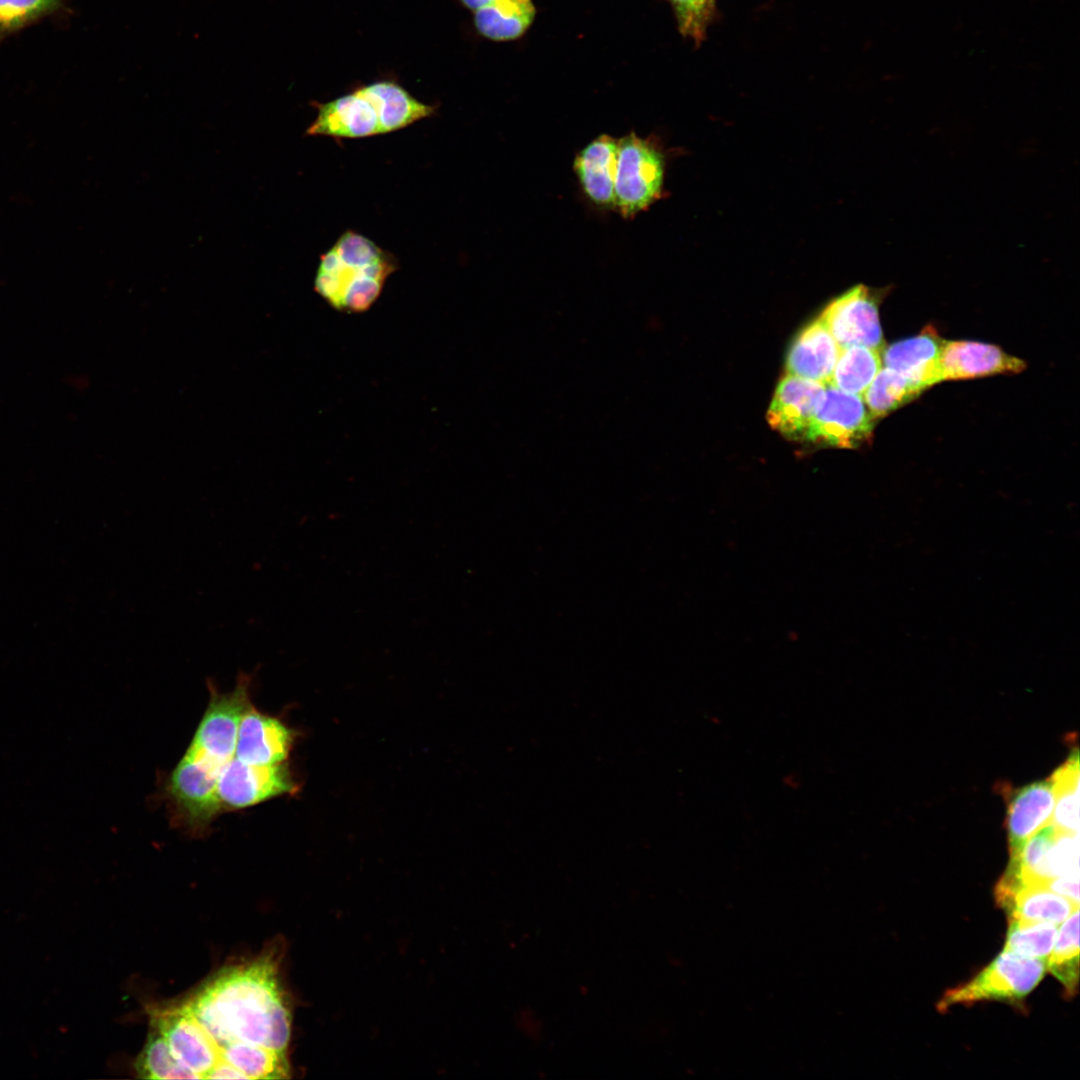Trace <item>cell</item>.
<instances>
[{
    "mask_svg": "<svg viewBox=\"0 0 1080 1080\" xmlns=\"http://www.w3.org/2000/svg\"><path fill=\"white\" fill-rule=\"evenodd\" d=\"M295 791V782L285 763L258 766L233 757L222 768L217 781L223 811L252 807Z\"/></svg>",
    "mask_w": 1080,
    "mask_h": 1080,
    "instance_id": "obj_9",
    "label": "cell"
},
{
    "mask_svg": "<svg viewBox=\"0 0 1080 1080\" xmlns=\"http://www.w3.org/2000/svg\"><path fill=\"white\" fill-rule=\"evenodd\" d=\"M618 140L602 134L575 157L574 171L587 198L600 208H615Z\"/></svg>",
    "mask_w": 1080,
    "mask_h": 1080,
    "instance_id": "obj_17",
    "label": "cell"
},
{
    "mask_svg": "<svg viewBox=\"0 0 1080 1080\" xmlns=\"http://www.w3.org/2000/svg\"><path fill=\"white\" fill-rule=\"evenodd\" d=\"M1046 969V960L1003 950L968 982L947 990L936 1007L943 1013L955 1005L980 1001L1016 1003L1038 985Z\"/></svg>",
    "mask_w": 1080,
    "mask_h": 1080,
    "instance_id": "obj_3",
    "label": "cell"
},
{
    "mask_svg": "<svg viewBox=\"0 0 1080 1080\" xmlns=\"http://www.w3.org/2000/svg\"><path fill=\"white\" fill-rule=\"evenodd\" d=\"M318 113L306 134L336 138H363L385 134L375 103L362 91L317 104Z\"/></svg>",
    "mask_w": 1080,
    "mask_h": 1080,
    "instance_id": "obj_11",
    "label": "cell"
},
{
    "mask_svg": "<svg viewBox=\"0 0 1080 1080\" xmlns=\"http://www.w3.org/2000/svg\"><path fill=\"white\" fill-rule=\"evenodd\" d=\"M63 7V0H0V40Z\"/></svg>",
    "mask_w": 1080,
    "mask_h": 1080,
    "instance_id": "obj_27",
    "label": "cell"
},
{
    "mask_svg": "<svg viewBox=\"0 0 1080 1080\" xmlns=\"http://www.w3.org/2000/svg\"><path fill=\"white\" fill-rule=\"evenodd\" d=\"M945 341L933 328H925L919 335L889 345L882 360L885 367L924 391L942 381L940 360Z\"/></svg>",
    "mask_w": 1080,
    "mask_h": 1080,
    "instance_id": "obj_15",
    "label": "cell"
},
{
    "mask_svg": "<svg viewBox=\"0 0 1080 1080\" xmlns=\"http://www.w3.org/2000/svg\"><path fill=\"white\" fill-rule=\"evenodd\" d=\"M252 675L240 672L233 690L221 693L207 680L209 701L186 753L222 769L235 754L241 718L252 704Z\"/></svg>",
    "mask_w": 1080,
    "mask_h": 1080,
    "instance_id": "obj_4",
    "label": "cell"
},
{
    "mask_svg": "<svg viewBox=\"0 0 1080 1080\" xmlns=\"http://www.w3.org/2000/svg\"><path fill=\"white\" fill-rule=\"evenodd\" d=\"M1047 969L1064 986L1068 997L1076 994L1079 983V909L1058 929L1047 959Z\"/></svg>",
    "mask_w": 1080,
    "mask_h": 1080,
    "instance_id": "obj_22",
    "label": "cell"
},
{
    "mask_svg": "<svg viewBox=\"0 0 1080 1080\" xmlns=\"http://www.w3.org/2000/svg\"><path fill=\"white\" fill-rule=\"evenodd\" d=\"M683 35L696 41L704 38L712 18L715 0H670Z\"/></svg>",
    "mask_w": 1080,
    "mask_h": 1080,
    "instance_id": "obj_29",
    "label": "cell"
},
{
    "mask_svg": "<svg viewBox=\"0 0 1080 1080\" xmlns=\"http://www.w3.org/2000/svg\"><path fill=\"white\" fill-rule=\"evenodd\" d=\"M887 289L858 284L831 300L818 316L838 346H865L882 350L879 304Z\"/></svg>",
    "mask_w": 1080,
    "mask_h": 1080,
    "instance_id": "obj_8",
    "label": "cell"
},
{
    "mask_svg": "<svg viewBox=\"0 0 1080 1080\" xmlns=\"http://www.w3.org/2000/svg\"><path fill=\"white\" fill-rule=\"evenodd\" d=\"M881 352L865 346L842 348L828 384L862 396L881 369Z\"/></svg>",
    "mask_w": 1080,
    "mask_h": 1080,
    "instance_id": "obj_21",
    "label": "cell"
},
{
    "mask_svg": "<svg viewBox=\"0 0 1080 1080\" xmlns=\"http://www.w3.org/2000/svg\"><path fill=\"white\" fill-rule=\"evenodd\" d=\"M493 0H461V2L469 9L476 11L488 4Z\"/></svg>",
    "mask_w": 1080,
    "mask_h": 1080,
    "instance_id": "obj_30",
    "label": "cell"
},
{
    "mask_svg": "<svg viewBox=\"0 0 1080 1080\" xmlns=\"http://www.w3.org/2000/svg\"><path fill=\"white\" fill-rule=\"evenodd\" d=\"M1057 932L1058 927L1054 923L1009 920L1003 950L1047 961Z\"/></svg>",
    "mask_w": 1080,
    "mask_h": 1080,
    "instance_id": "obj_26",
    "label": "cell"
},
{
    "mask_svg": "<svg viewBox=\"0 0 1080 1080\" xmlns=\"http://www.w3.org/2000/svg\"><path fill=\"white\" fill-rule=\"evenodd\" d=\"M665 157L656 143L634 132L618 139L615 208L631 218L662 197Z\"/></svg>",
    "mask_w": 1080,
    "mask_h": 1080,
    "instance_id": "obj_5",
    "label": "cell"
},
{
    "mask_svg": "<svg viewBox=\"0 0 1080 1080\" xmlns=\"http://www.w3.org/2000/svg\"><path fill=\"white\" fill-rule=\"evenodd\" d=\"M1056 800L1051 821L1061 832L1079 833V755L1078 749L1051 775Z\"/></svg>",
    "mask_w": 1080,
    "mask_h": 1080,
    "instance_id": "obj_23",
    "label": "cell"
},
{
    "mask_svg": "<svg viewBox=\"0 0 1080 1080\" xmlns=\"http://www.w3.org/2000/svg\"><path fill=\"white\" fill-rule=\"evenodd\" d=\"M923 391L890 368L877 373L862 398L875 418L886 416L917 398Z\"/></svg>",
    "mask_w": 1080,
    "mask_h": 1080,
    "instance_id": "obj_24",
    "label": "cell"
},
{
    "mask_svg": "<svg viewBox=\"0 0 1080 1080\" xmlns=\"http://www.w3.org/2000/svg\"><path fill=\"white\" fill-rule=\"evenodd\" d=\"M874 420L862 396L827 383L803 441L856 448L871 438Z\"/></svg>",
    "mask_w": 1080,
    "mask_h": 1080,
    "instance_id": "obj_7",
    "label": "cell"
},
{
    "mask_svg": "<svg viewBox=\"0 0 1080 1080\" xmlns=\"http://www.w3.org/2000/svg\"><path fill=\"white\" fill-rule=\"evenodd\" d=\"M999 906L1009 920L1026 922H1064L1079 904L1062 896L1044 884H1019L1006 889H995Z\"/></svg>",
    "mask_w": 1080,
    "mask_h": 1080,
    "instance_id": "obj_18",
    "label": "cell"
},
{
    "mask_svg": "<svg viewBox=\"0 0 1080 1080\" xmlns=\"http://www.w3.org/2000/svg\"><path fill=\"white\" fill-rule=\"evenodd\" d=\"M826 384L786 374L768 408L769 425L788 439L803 441Z\"/></svg>",
    "mask_w": 1080,
    "mask_h": 1080,
    "instance_id": "obj_10",
    "label": "cell"
},
{
    "mask_svg": "<svg viewBox=\"0 0 1080 1080\" xmlns=\"http://www.w3.org/2000/svg\"><path fill=\"white\" fill-rule=\"evenodd\" d=\"M377 106L384 132L405 128L412 123L431 116L435 107L424 104L411 96L395 82L378 81L361 87Z\"/></svg>",
    "mask_w": 1080,
    "mask_h": 1080,
    "instance_id": "obj_19",
    "label": "cell"
},
{
    "mask_svg": "<svg viewBox=\"0 0 1080 1080\" xmlns=\"http://www.w3.org/2000/svg\"><path fill=\"white\" fill-rule=\"evenodd\" d=\"M280 952L220 972L176 1004L203 1033L217 1067L231 1047L246 1045L288 1055L292 1012L280 977Z\"/></svg>",
    "mask_w": 1080,
    "mask_h": 1080,
    "instance_id": "obj_1",
    "label": "cell"
},
{
    "mask_svg": "<svg viewBox=\"0 0 1080 1080\" xmlns=\"http://www.w3.org/2000/svg\"><path fill=\"white\" fill-rule=\"evenodd\" d=\"M146 1043L136 1060V1071L145 1079H196L170 1052L165 1037L153 1024Z\"/></svg>",
    "mask_w": 1080,
    "mask_h": 1080,
    "instance_id": "obj_25",
    "label": "cell"
},
{
    "mask_svg": "<svg viewBox=\"0 0 1080 1080\" xmlns=\"http://www.w3.org/2000/svg\"><path fill=\"white\" fill-rule=\"evenodd\" d=\"M1079 833L1059 832L1047 854V871L1052 880L1062 876H1079ZM1049 880V881H1050Z\"/></svg>",
    "mask_w": 1080,
    "mask_h": 1080,
    "instance_id": "obj_28",
    "label": "cell"
},
{
    "mask_svg": "<svg viewBox=\"0 0 1080 1080\" xmlns=\"http://www.w3.org/2000/svg\"><path fill=\"white\" fill-rule=\"evenodd\" d=\"M535 15L532 0H493L474 11L477 30L486 38L503 41L522 35Z\"/></svg>",
    "mask_w": 1080,
    "mask_h": 1080,
    "instance_id": "obj_20",
    "label": "cell"
},
{
    "mask_svg": "<svg viewBox=\"0 0 1080 1080\" xmlns=\"http://www.w3.org/2000/svg\"><path fill=\"white\" fill-rule=\"evenodd\" d=\"M396 268L390 253L364 235L347 230L321 255L314 290L339 312H366Z\"/></svg>",
    "mask_w": 1080,
    "mask_h": 1080,
    "instance_id": "obj_2",
    "label": "cell"
},
{
    "mask_svg": "<svg viewBox=\"0 0 1080 1080\" xmlns=\"http://www.w3.org/2000/svg\"><path fill=\"white\" fill-rule=\"evenodd\" d=\"M940 363L942 381L1016 374L1026 367L999 347L975 341H945Z\"/></svg>",
    "mask_w": 1080,
    "mask_h": 1080,
    "instance_id": "obj_14",
    "label": "cell"
},
{
    "mask_svg": "<svg viewBox=\"0 0 1080 1080\" xmlns=\"http://www.w3.org/2000/svg\"><path fill=\"white\" fill-rule=\"evenodd\" d=\"M1002 792L1007 803L1005 825L1009 856H1012L1019 854L1027 839L1051 821L1056 787L1049 776L1013 790L1006 787Z\"/></svg>",
    "mask_w": 1080,
    "mask_h": 1080,
    "instance_id": "obj_12",
    "label": "cell"
},
{
    "mask_svg": "<svg viewBox=\"0 0 1080 1080\" xmlns=\"http://www.w3.org/2000/svg\"><path fill=\"white\" fill-rule=\"evenodd\" d=\"M221 769L186 754L172 771L166 793L178 824L201 834L223 812L217 795Z\"/></svg>",
    "mask_w": 1080,
    "mask_h": 1080,
    "instance_id": "obj_6",
    "label": "cell"
},
{
    "mask_svg": "<svg viewBox=\"0 0 1080 1080\" xmlns=\"http://www.w3.org/2000/svg\"><path fill=\"white\" fill-rule=\"evenodd\" d=\"M293 739L294 732L284 723L261 713L251 704L238 727L234 757L243 763L258 766L284 763Z\"/></svg>",
    "mask_w": 1080,
    "mask_h": 1080,
    "instance_id": "obj_13",
    "label": "cell"
},
{
    "mask_svg": "<svg viewBox=\"0 0 1080 1080\" xmlns=\"http://www.w3.org/2000/svg\"><path fill=\"white\" fill-rule=\"evenodd\" d=\"M840 351L824 322L817 317L793 339L786 355V373L829 383Z\"/></svg>",
    "mask_w": 1080,
    "mask_h": 1080,
    "instance_id": "obj_16",
    "label": "cell"
}]
</instances>
